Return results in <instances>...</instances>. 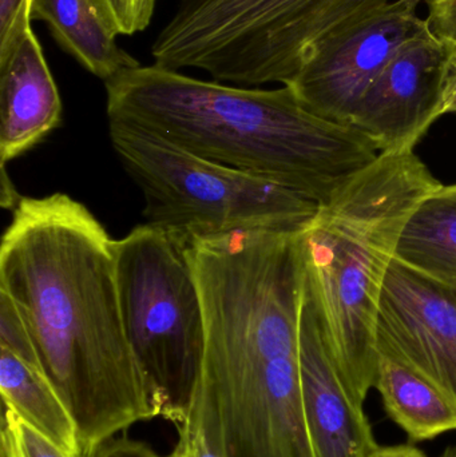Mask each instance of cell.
Instances as JSON below:
<instances>
[{
  "instance_id": "cell-1",
  "label": "cell",
  "mask_w": 456,
  "mask_h": 457,
  "mask_svg": "<svg viewBox=\"0 0 456 457\" xmlns=\"http://www.w3.org/2000/svg\"><path fill=\"white\" fill-rule=\"evenodd\" d=\"M112 245L83 204L54 193L21 197L0 246V290L23 319L86 456L157 418L123 327Z\"/></svg>"
},
{
  "instance_id": "cell-2",
  "label": "cell",
  "mask_w": 456,
  "mask_h": 457,
  "mask_svg": "<svg viewBox=\"0 0 456 457\" xmlns=\"http://www.w3.org/2000/svg\"><path fill=\"white\" fill-rule=\"evenodd\" d=\"M195 278L205 352L187 420L221 457H316L300 370L299 262L237 247L201 261Z\"/></svg>"
},
{
  "instance_id": "cell-3",
  "label": "cell",
  "mask_w": 456,
  "mask_h": 457,
  "mask_svg": "<svg viewBox=\"0 0 456 457\" xmlns=\"http://www.w3.org/2000/svg\"><path fill=\"white\" fill-rule=\"evenodd\" d=\"M104 88L109 120L139 126L319 205L379 155L353 126L305 109L288 86L241 87L139 64L104 82Z\"/></svg>"
},
{
  "instance_id": "cell-4",
  "label": "cell",
  "mask_w": 456,
  "mask_h": 457,
  "mask_svg": "<svg viewBox=\"0 0 456 457\" xmlns=\"http://www.w3.org/2000/svg\"><path fill=\"white\" fill-rule=\"evenodd\" d=\"M441 187L414 150L380 153L299 230L305 290L359 404L374 388L380 300L402 234Z\"/></svg>"
},
{
  "instance_id": "cell-5",
  "label": "cell",
  "mask_w": 456,
  "mask_h": 457,
  "mask_svg": "<svg viewBox=\"0 0 456 457\" xmlns=\"http://www.w3.org/2000/svg\"><path fill=\"white\" fill-rule=\"evenodd\" d=\"M393 0H181L154 64L241 87L286 85L313 48Z\"/></svg>"
},
{
  "instance_id": "cell-6",
  "label": "cell",
  "mask_w": 456,
  "mask_h": 457,
  "mask_svg": "<svg viewBox=\"0 0 456 457\" xmlns=\"http://www.w3.org/2000/svg\"><path fill=\"white\" fill-rule=\"evenodd\" d=\"M110 141L145 200L146 224L184 245L251 230H300L319 204L288 187L176 146L139 126L109 120Z\"/></svg>"
},
{
  "instance_id": "cell-7",
  "label": "cell",
  "mask_w": 456,
  "mask_h": 457,
  "mask_svg": "<svg viewBox=\"0 0 456 457\" xmlns=\"http://www.w3.org/2000/svg\"><path fill=\"white\" fill-rule=\"evenodd\" d=\"M120 313L157 418L187 423L205 352L203 301L187 245L139 225L114 239Z\"/></svg>"
},
{
  "instance_id": "cell-8",
  "label": "cell",
  "mask_w": 456,
  "mask_h": 457,
  "mask_svg": "<svg viewBox=\"0 0 456 457\" xmlns=\"http://www.w3.org/2000/svg\"><path fill=\"white\" fill-rule=\"evenodd\" d=\"M426 0H393L313 48L286 85L313 114L350 125L364 94L414 37Z\"/></svg>"
},
{
  "instance_id": "cell-9",
  "label": "cell",
  "mask_w": 456,
  "mask_h": 457,
  "mask_svg": "<svg viewBox=\"0 0 456 457\" xmlns=\"http://www.w3.org/2000/svg\"><path fill=\"white\" fill-rule=\"evenodd\" d=\"M377 352L435 386L456 410V284L394 261L377 328Z\"/></svg>"
},
{
  "instance_id": "cell-10",
  "label": "cell",
  "mask_w": 456,
  "mask_h": 457,
  "mask_svg": "<svg viewBox=\"0 0 456 457\" xmlns=\"http://www.w3.org/2000/svg\"><path fill=\"white\" fill-rule=\"evenodd\" d=\"M450 54L426 19L364 94L350 125L379 154L411 152L441 118Z\"/></svg>"
},
{
  "instance_id": "cell-11",
  "label": "cell",
  "mask_w": 456,
  "mask_h": 457,
  "mask_svg": "<svg viewBox=\"0 0 456 457\" xmlns=\"http://www.w3.org/2000/svg\"><path fill=\"white\" fill-rule=\"evenodd\" d=\"M300 370L311 442L316 457H371V424L335 362L318 309L303 287Z\"/></svg>"
},
{
  "instance_id": "cell-12",
  "label": "cell",
  "mask_w": 456,
  "mask_h": 457,
  "mask_svg": "<svg viewBox=\"0 0 456 457\" xmlns=\"http://www.w3.org/2000/svg\"><path fill=\"white\" fill-rule=\"evenodd\" d=\"M61 96L34 29L0 59V163L21 157L61 126Z\"/></svg>"
},
{
  "instance_id": "cell-13",
  "label": "cell",
  "mask_w": 456,
  "mask_h": 457,
  "mask_svg": "<svg viewBox=\"0 0 456 457\" xmlns=\"http://www.w3.org/2000/svg\"><path fill=\"white\" fill-rule=\"evenodd\" d=\"M29 16L45 21L62 50L104 82L141 64L118 45L101 0H31Z\"/></svg>"
},
{
  "instance_id": "cell-14",
  "label": "cell",
  "mask_w": 456,
  "mask_h": 457,
  "mask_svg": "<svg viewBox=\"0 0 456 457\" xmlns=\"http://www.w3.org/2000/svg\"><path fill=\"white\" fill-rule=\"evenodd\" d=\"M374 388L388 418L411 442H427L456 431L452 403L422 376L380 352Z\"/></svg>"
},
{
  "instance_id": "cell-15",
  "label": "cell",
  "mask_w": 456,
  "mask_h": 457,
  "mask_svg": "<svg viewBox=\"0 0 456 457\" xmlns=\"http://www.w3.org/2000/svg\"><path fill=\"white\" fill-rule=\"evenodd\" d=\"M0 394L4 407L72 457L86 456L79 432L61 395L40 370L0 348Z\"/></svg>"
},
{
  "instance_id": "cell-16",
  "label": "cell",
  "mask_w": 456,
  "mask_h": 457,
  "mask_svg": "<svg viewBox=\"0 0 456 457\" xmlns=\"http://www.w3.org/2000/svg\"><path fill=\"white\" fill-rule=\"evenodd\" d=\"M396 260L456 284V184L442 185L420 204L402 234Z\"/></svg>"
},
{
  "instance_id": "cell-17",
  "label": "cell",
  "mask_w": 456,
  "mask_h": 457,
  "mask_svg": "<svg viewBox=\"0 0 456 457\" xmlns=\"http://www.w3.org/2000/svg\"><path fill=\"white\" fill-rule=\"evenodd\" d=\"M2 407L0 457H72L21 420L10 408Z\"/></svg>"
},
{
  "instance_id": "cell-18",
  "label": "cell",
  "mask_w": 456,
  "mask_h": 457,
  "mask_svg": "<svg viewBox=\"0 0 456 457\" xmlns=\"http://www.w3.org/2000/svg\"><path fill=\"white\" fill-rule=\"evenodd\" d=\"M0 348L8 349L26 364L42 372L29 329L19 314L15 303L2 290H0Z\"/></svg>"
},
{
  "instance_id": "cell-19",
  "label": "cell",
  "mask_w": 456,
  "mask_h": 457,
  "mask_svg": "<svg viewBox=\"0 0 456 457\" xmlns=\"http://www.w3.org/2000/svg\"><path fill=\"white\" fill-rule=\"evenodd\" d=\"M120 37L145 31L152 23L157 0H101Z\"/></svg>"
},
{
  "instance_id": "cell-20",
  "label": "cell",
  "mask_w": 456,
  "mask_h": 457,
  "mask_svg": "<svg viewBox=\"0 0 456 457\" xmlns=\"http://www.w3.org/2000/svg\"><path fill=\"white\" fill-rule=\"evenodd\" d=\"M31 0H0V59L31 29Z\"/></svg>"
},
{
  "instance_id": "cell-21",
  "label": "cell",
  "mask_w": 456,
  "mask_h": 457,
  "mask_svg": "<svg viewBox=\"0 0 456 457\" xmlns=\"http://www.w3.org/2000/svg\"><path fill=\"white\" fill-rule=\"evenodd\" d=\"M431 31L450 48L456 51V0H426Z\"/></svg>"
},
{
  "instance_id": "cell-22",
  "label": "cell",
  "mask_w": 456,
  "mask_h": 457,
  "mask_svg": "<svg viewBox=\"0 0 456 457\" xmlns=\"http://www.w3.org/2000/svg\"><path fill=\"white\" fill-rule=\"evenodd\" d=\"M87 457H170L158 453L152 445L130 439L125 432L96 445Z\"/></svg>"
},
{
  "instance_id": "cell-23",
  "label": "cell",
  "mask_w": 456,
  "mask_h": 457,
  "mask_svg": "<svg viewBox=\"0 0 456 457\" xmlns=\"http://www.w3.org/2000/svg\"><path fill=\"white\" fill-rule=\"evenodd\" d=\"M450 54L449 71L444 82V96H442L441 117L446 114H456V51Z\"/></svg>"
},
{
  "instance_id": "cell-24",
  "label": "cell",
  "mask_w": 456,
  "mask_h": 457,
  "mask_svg": "<svg viewBox=\"0 0 456 457\" xmlns=\"http://www.w3.org/2000/svg\"><path fill=\"white\" fill-rule=\"evenodd\" d=\"M179 427H184V428L189 432L190 442H192L193 453H195V457H221L211 448V445H209L203 429H201L197 424L187 420V423ZM177 428H178V427H177Z\"/></svg>"
},
{
  "instance_id": "cell-25",
  "label": "cell",
  "mask_w": 456,
  "mask_h": 457,
  "mask_svg": "<svg viewBox=\"0 0 456 457\" xmlns=\"http://www.w3.org/2000/svg\"><path fill=\"white\" fill-rule=\"evenodd\" d=\"M371 457H427L423 451L412 445H387L377 447Z\"/></svg>"
},
{
  "instance_id": "cell-26",
  "label": "cell",
  "mask_w": 456,
  "mask_h": 457,
  "mask_svg": "<svg viewBox=\"0 0 456 457\" xmlns=\"http://www.w3.org/2000/svg\"><path fill=\"white\" fill-rule=\"evenodd\" d=\"M177 431H178V442H177L173 453H170V457H195V453H193L189 432L184 427H178Z\"/></svg>"
},
{
  "instance_id": "cell-27",
  "label": "cell",
  "mask_w": 456,
  "mask_h": 457,
  "mask_svg": "<svg viewBox=\"0 0 456 457\" xmlns=\"http://www.w3.org/2000/svg\"><path fill=\"white\" fill-rule=\"evenodd\" d=\"M438 457H456V445H450V447L447 448L446 451H444Z\"/></svg>"
}]
</instances>
